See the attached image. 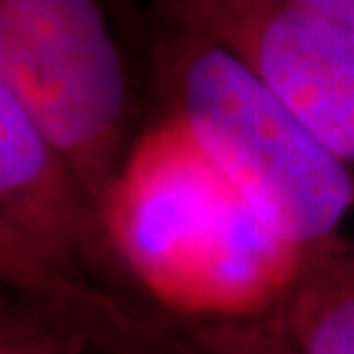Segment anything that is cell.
Segmentation results:
<instances>
[{"label": "cell", "mask_w": 354, "mask_h": 354, "mask_svg": "<svg viewBox=\"0 0 354 354\" xmlns=\"http://www.w3.org/2000/svg\"><path fill=\"white\" fill-rule=\"evenodd\" d=\"M317 13L354 29V0H310Z\"/></svg>", "instance_id": "ba28073f"}, {"label": "cell", "mask_w": 354, "mask_h": 354, "mask_svg": "<svg viewBox=\"0 0 354 354\" xmlns=\"http://www.w3.org/2000/svg\"><path fill=\"white\" fill-rule=\"evenodd\" d=\"M160 55L168 115L276 236L304 252L339 236L354 176L239 55L176 26Z\"/></svg>", "instance_id": "7a4b0ae2"}, {"label": "cell", "mask_w": 354, "mask_h": 354, "mask_svg": "<svg viewBox=\"0 0 354 354\" xmlns=\"http://www.w3.org/2000/svg\"><path fill=\"white\" fill-rule=\"evenodd\" d=\"M100 223L121 273L160 310L200 326L263 317L307 260L250 210L168 113L131 142Z\"/></svg>", "instance_id": "6da1fadb"}, {"label": "cell", "mask_w": 354, "mask_h": 354, "mask_svg": "<svg viewBox=\"0 0 354 354\" xmlns=\"http://www.w3.org/2000/svg\"><path fill=\"white\" fill-rule=\"evenodd\" d=\"M0 215L87 276L111 283L121 273L97 207L79 189L0 79Z\"/></svg>", "instance_id": "5b68a950"}, {"label": "cell", "mask_w": 354, "mask_h": 354, "mask_svg": "<svg viewBox=\"0 0 354 354\" xmlns=\"http://www.w3.org/2000/svg\"><path fill=\"white\" fill-rule=\"evenodd\" d=\"M187 330L205 354H354V236L310 250L294 286L263 317Z\"/></svg>", "instance_id": "8992f818"}, {"label": "cell", "mask_w": 354, "mask_h": 354, "mask_svg": "<svg viewBox=\"0 0 354 354\" xmlns=\"http://www.w3.org/2000/svg\"><path fill=\"white\" fill-rule=\"evenodd\" d=\"M0 79L100 213L134 142L129 71L100 6L0 0Z\"/></svg>", "instance_id": "3957f363"}, {"label": "cell", "mask_w": 354, "mask_h": 354, "mask_svg": "<svg viewBox=\"0 0 354 354\" xmlns=\"http://www.w3.org/2000/svg\"><path fill=\"white\" fill-rule=\"evenodd\" d=\"M0 354H74L61 344L37 342V339H0Z\"/></svg>", "instance_id": "52a82bcc"}, {"label": "cell", "mask_w": 354, "mask_h": 354, "mask_svg": "<svg viewBox=\"0 0 354 354\" xmlns=\"http://www.w3.org/2000/svg\"><path fill=\"white\" fill-rule=\"evenodd\" d=\"M160 8L239 55L354 176V29L310 0H184Z\"/></svg>", "instance_id": "277c9868"}, {"label": "cell", "mask_w": 354, "mask_h": 354, "mask_svg": "<svg viewBox=\"0 0 354 354\" xmlns=\"http://www.w3.org/2000/svg\"><path fill=\"white\" fill-rule=\"evenodd\" d=\"M6 336H8V333H6V330L0 328V339H6Z\"/></svg>", "instance_id": "9c48e42d"}]
</instances>
